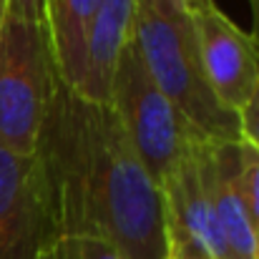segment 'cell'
<instances>
[{
  "label": "cell",
  "instance_id": "3",
  "mask_svg": "<svg viewBox=\"0 0 259 259\" xmlns=\"http://www.w3.org/2000/svg\"><path fill=\"white\" fill-rule=\"evenodd\" d=\"M106 103L159 186L176 171L191 144L204 139L154 81L134 38L123 46L116 61Z\"/></svg>",
  "mask_w": 259,
  "mask_h": 259
},
{
  "label": "cell",
  "instance_id": "10",
  "mask_svg": "<svg viewBox=\"0 0 259 259\" xmlns=\"http://www.w3.org/2000/svg\"><path fill=\"white\" fill-rule=\"evenodd\" d=\"M96 0H46V28L58 81L78 88L86 66V40Z\"/></svg>",
  "mask_w": 259,
  "mask_h": 259
},
{
  "label": "cell",
  "instance_id": "17",
  "mask_svg": "<svg viewBox=\"0 0 259 259\" xmlns=\"http://www.w3.org/2000/svg\"><path fill=\"white\" fill-rule=\"evenodd\" d=\"M5 0H0V28H3V20H5Z\"/></svg>",
  "mask_w": 259,
  "mask_h": 259
},
{
  "label": "cell",
  "instance_id": "15",
  "mask_svg": "<svg viewBox=\"0 0 259 259\" xmlns=\"http://www.w3.org/2000/svg\"><path fill=\"white\" fill-rule=\"evenodd\" d=\"M214 0H181V5L189 10V13H199V10H204V8H209Z\"/></svg>",
  "mask_w": 259,
  "mask_h": 259
},
{
  "label": "cell",
  "instance_id": "8",
  "mask_svg": "<svg viewBox=\"0 0 259 259\" xmlns=\"http://www.w3.org/2000/svg\"><path fill=\"white\" fill-rule=\"evenodd\" d=\"M209 189L229 259H259V242L239 189L237 141H211Z\"/></svg>",
  "mask_w": 259,
  "mask_h": 259
},
{
  "label": "cell",
  "instance_id": "4",
  "mask_svg": "<svg viewBox=\"0 0 259 259\" xmlns=\"http://www.w3.org/2000/svg\"><path fill=\"white\" fill-rule=\"evenodd\" d=\"M58 83L46 25L5 15L0 28V144L5 149L35 154Z\"/></svg>",
  "mask_w": 259,
  "mask_h": 259
},
{
  "label": "cell",
  "instance_id": "1",
  "mask_svg": "<svg viewBox=\"0 0 259 259\" xmlns=\"http://www.w3.org/2000/svg\"><path fill=\"white\" fill-rule=\"evenodd\" d=\"M35 154L53 237L88 234L113 244L123 259H166L161 189L108 103L58 83Z\"/></svg>",
  "mask_w": 259,
  "mask_h": 259
},
{
  "label": "cell",
  "instance_id": "13",
  "mask_svg": "<svg viewBox=\"0 0 259 259\" xmlns=\"http://www.w3.org/2000/svg\"><path fill=\"white\" fill-rule=\"evenodd\" d=\"M237 118H239V141L259 151V81L252 88L249 98L244 101V106L237 111Z\"/></svg>",
  "mask_w": 259,
  "mask_h": 259
},
{
  "label": "cell",
  "instance_id": "18",
  "mask_svg": "<svg viewBox=\"0 0 259 259\" xmlns=\"http://www.w3.org/2000/svg\"><path fill=\"white\" fill-rule=\"evenodd\" d=\"M166 259H189V257H179V254H174V252H169V254H166Z\"/></svg>",
  "mask_w": 259,
  "mask_h": 259
},
{
  "label": "cell",
  "instance_id": "5",
  "mask_svg": "<svg viewBox=\"0 0 259 259\" xmlns=\"http://www.w3.org/2000/svg\"><path fill=\"white\" fill-rule=\"evenodd\" d=\"M209 146L199 139L191 144L176 171L159 186L164 196L169 252L189 259H229L224 237L211 204Z\"/></svg>",
  "mask_w": 259,
  "mask_h": 259
},
{
  "label": "cell",
  "instance_id": "6",
  "mask_svg": "<svg viewBox=\"0 0 259 259\" xmlns=\"http://www.w3.org/2000/svg\"><path fill=\"white\" fill-rule=\"evenodd\" d=\"M51 242L53 222L38 154L0 144V259H46Z\"/></svg>",
  "mask_w": 259,
  "mask_h": 259
},
{
  "label": "cell",
  "instance_id": "14",
  "mask_svg": "<svg viewBox=\"0 0 259 259\" xmlns=\"http://www.w3.org/2000/svg\"><path fill=\"white\" fill-rule=\"evenodd\" d=\"M5 15L33 23V25H46V0H5ZM48 30V28H46Z\"/></svg>",
  "mask_w": 259,
  "mask_h": 259
},
{
  "label": "cell",
  "instance_id": "11",
  "mask_svg": "<svg viewBox=\"0 0 259 259\" xmlns=\"http://www.w3.org/2000/svg\"><path fill=\"white\" fill-rule=\"evenodd\" d=\"M46 259H123L118 249L98 237L88 234H61L53 237Z\"/></svg>",
  "mask_w": 259,
  "mask_h": 259
},
{
  "label": "cell",
  "instance_id": "9",
  "mask_svg": "<svg viewBox=\"0 0 259 259\" xmlns=\"http://www.w3.org/2000/svg\"><path fill=\"white\" fill-rule=\"evenodd\" d=\"M136 0H96L86 40L83 78L76 88L88 101L106 103L108 83L123 46L134 38Z\"/></svg>",
  "mask_w": 259,
  "mask_h": 259
},
{
  "label": "cell",
  "instance_id": "16",
  "mask_svg": "<svg viewBox=\"0 0 259 259\" xmlns=\"http://www.w3.org/2000/svg\"><path fill=\"white\" fill-rule=\"evenodd\" d=\"M249 10H252V20H254V28H257V40H259V0H249Z\"/></svg>",
  "mask_w": 259,
  "mask_h": 259
},
{
  "label": "cell",
  "instance_id": "12",
  "mask_svg": "<svg viewBox=\"0 0 259 259\" xmlns=\"http://www.w3.org/2000/svg\"><path fill=\"white\" fill-rule=\"evenodd\" d=\"M237 159H239V189L244 206L249 211L254 234L259 242V151L254 146L237 141Z\"/></svg>",
  "mask_w": 259,
  "mask_h": 259
},
{
  "label": "cell",
  "instance_id": "7",
  "mask_svg": "<svg viewBox=\"0 0 259 259\" xmlns=\"http://www.w3.org/2000/svg\"><path fill=\"white\" fill-rule=\"evenodd\" d=\"M191 15L204 81L219 106L237 113L259 81L257 35L239 28L217 3Z\"/></svg>",
  "mask_w": 259,
  "mask_h": 259
},
{
  "label": "cell",
  "instance_id": "2",
  "mask_svg": "<svg viewBox=\"0 0 259 259\" xmlns=\"http://www.w3.org/2000/svg\"><path fill=\"white\" fill-rule=\"evenodd\" d=\"M134 43L154 81L206 141H239L237 113L219 106L204 81L194 15L181 0H136Z\"/></svg>",
  "mask_w": 259,
  "mask_h": 259
}]
</instances>
